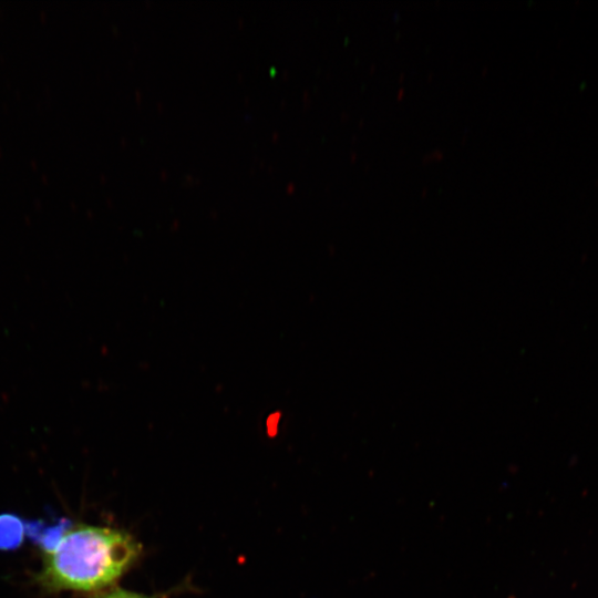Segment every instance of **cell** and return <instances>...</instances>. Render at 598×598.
Returning <instances> with one entry per match:
<instances>
[{
    "label": "cell",
    "instance_id": "obj_1",
    "mask_svg": "<svg viewBox=\"0 0 598 598\" xmlns=\"http://www.w3.org/2000/svg\"><path fill=\"white\" fill-rule=\"evenodd\" d=\"M141 545L126 532L80 524L43 554L37 582L49 592H96L116 582L137 560Z\"/></svg>",
    "mask_w": 598,
    "mask_h": 598
},
{
    "label": "cell",
    "instance_id": "obj_2",
    "mask_svg": "<svg viewBox=\"0 0 598 598\" xmlns=\"http://www.w3.org/2000/svg\"><path fill=\"white\" fill-rule=\"evenodd\" d=\"M71 528V522L60 517L50 522L34 519L25 522V534L43 554L52 551Z\"/></svg>",
    "mask_w": 598,
    "mask_h": 598
},
{
    "label": "cell",
    "instance_id": "obj_3",
    "mask_svg": "<svg viewBox=\"0 0 598 598\" xmlns=\"http://www.w3.org/2000/svg\"><path fill=\"white\" fill-rule=\"evenodd\" d=\"M25 535V522L11 513L0 514V550H13L21 546Z\"/></svg>",
    "mask_w": 598,
    "mask_h": 598
},
{
    "label": "cell",
    "instance_id": "obj_4",
    "mask_svg": "<svg viewBox=\"0 0 598 598\" xmlns=\"http://www.w3.org/2000/svg\"><path fill=\"white\" fill-rule=\"evenodd\" d=\"M96 598H166V596L164 595L147 596V595L137 594V592L128 591L121 588H113L109 590L107 592H103L102 595H99Z\"/></svg>",
    "mask_w": 598,
    "mask_h": 598
}]
</instances>
